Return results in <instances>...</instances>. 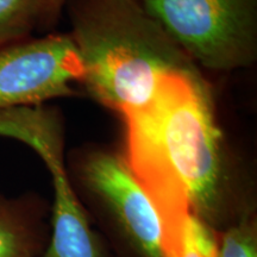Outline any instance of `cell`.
<instances>
[{"mask_svg": "<svg viewBox=\"0 0 257 257\" xmlns=\"http://www.w3.org/2000/svg\"><path fill=\"white\" fill-rule=\"evenodd\" d=\"M123 117L159 148L184 184L192 213L214 230L255 213L236 189L210 91L198 70L165 76L152 100Z\"/></svg>", "mask_w": 257, "mask_h": 257, "instance_id": "1", "label": "cell"}, {"mask_svg": "<svg viewBox=\"0 0 257 257\" xmlns=\"http://www.w3.org/2000/svg\"><path fill=\"white\" fill-rule=\"evenodd\" d=\"M82 83L121 115L152 100L169 74L197 70L138 0H70Z\"/></svg>", "mask_w": 257, "mask_h": 257, "instance_id": "2", "label": "cell"}, {"mask_svg": "<svg viewBox=\"0 0 257 257\" xmlns=\"http://www.w3.org/2000/svg\"><path fill=\"white\" fill-rule=\"evenodd\" d=\"M76 181L108 256L163 257L159 213L121 154L87 153L76 167Z\"/></svg>", "mask_w": 257, "mask_h": 257, "instance_id": "3", "label": "cell"}, {"mask_svg": "<svg viewBox=\"0 0 257 257\" xmlns=\"http://www.w3.org/2000/svg\"><path fill=\"white\" fill-rule=\"evenodd\" d=\"M138 2L189 59L208 69H236L255 60L257 0Z\"/></svg>", "mask_w": 257, "mask_h": 257, "instance_id": "4", "label": "cell"}, {"mask_svg": "<svg viewBox=\"0 0 257 257\" xmlns=\"http://www.w3.org/2000/svg\"><path fill=\"white\" fill-rule=\"evenodd\" d=\"M83 64L70 36L24 38L0 47V111L74 94Z\"/></svg>", "mask_w": 257, "mask_h": 257, "instance_id": "5", "label": "cell"}, {"mask_svg": "<svg viewBox=\"0 0 257 257\" xmlns=\"http://www.w3.org/2000/svg\"><path fill=\"white\" fill-rule=\"evenodd\" d=\"M50 238L41 257H110L67 174L51 176Z\"/></svg>", "mask_w": 257, "mask_h": 257, "instance_id": "6", "label": "cell"}, {"mask_svg": "<svg viewBox=\"0 0 257 257\" xmlns=\"http://www.w3.org/2000/svg\"><path fill=\"white\" fill-rule=\"evenodd\" d=\"M49 208L37 195L0 193V257H41L50 238Z\"/></svg>", "mask_w": 257, "mask_h": 257, "instance_id": "7", "label": "cell"}, {"mask_svg": "<svg viewBox=\"0 0 257 257\" xmlns=\"http://www.w3.org/2000/svg\"><path fill=\"white\" fill-rule=\"evenodd\" d=\"M219 231L191 212L182 225L178 244L163 257H219Z\"/></svg>", "mask_w": 257, "mask_h": 257, "instance_id": "8", "label": "cell"}, {"mask_svg": "<svg viewBox=\"0 0 257 257\" xmlns=\"http://www.w3.org/2000/svg\"><path fill=\"white\" fill-rule=\"evenodd\" d=\"M38 25V0H0V47L28 38Z\"/></svg>", "mask_w": 257, "mask_h": 257, "instance_id": "9", "label": "cell"}, {"mask_svg": "<svg viewBox=\"0 0 257 257\" xmlns=\"http://www.w3.org/2000/svg\"><path fill=\"white\" fill-rule=\"evenodd\" d=\"M219 257H257V219L249 214L221 231Z\"/></svg>", "mask_w": 257, "mask_h": 257, "instance_id": "10", "label": "cell"}, {"mask_svg": "<svg viewBox=\"0 0 257 257\" xmlns=\"http://www.w3.org/2000/svg\"><path fill=\"white\" fill-rule=\"evenodd\" d=\"M68 0H38V25H49L56 21Z\"/></svg>", "mask_w": 257, "mask_h": 257, "instance_id": "11", "label": "cell"}]
</instances>
